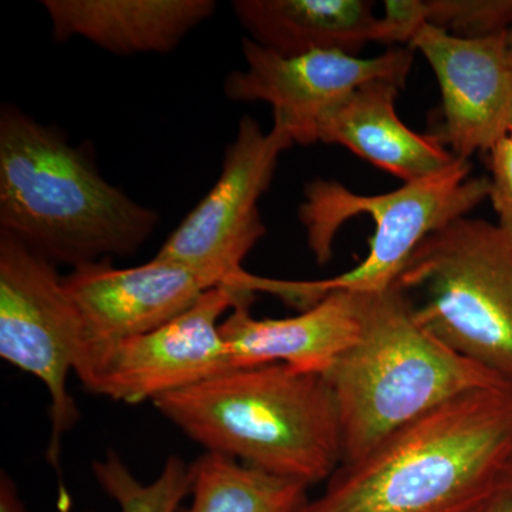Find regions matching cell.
Listing matches in <instances>:
<instances>
[{
	"instance_id": "obj_13",
	"label": "cell",
	"mask_w": 512,
	"mask_h": 512,
	"mask_svg": "<svg viewBox=\"0 0 512 512\" xmlns=\"http://www.w3.org/2000/svg\"><path fill=\"white\" fill-rule=\"evenodd\" d=\"M249 39L281 56L359 53L369 43L409 46L417 26L392 12L380 18L367 0H235Z\"/></svg>"
},
{
	"instance_id": "obj_7",
	"label": "cell",
	"mask_w": 512,
	"mask_h": 512,
	"mask_svg": "<svg viewBox=\"0 0 512 512\" xmlns=\"http://www.w3.org/2000/svg\"><path fill=\"white\" fill-rule=\"evenodd\" d=\"M84 346L79 312L56 265L0 231V357L49 393L47 463L59 467L63 437L80 413L67 389Z\"/></svg>"
},
{
	"instance_id": "obj_11",
	"label": "cell",
	"mask_w": 512,
	"mask_h": 512,
	"mask_svg": "<svg viewBox=\"0 0 512 512\" xmlns=\"http://www.w3.org/2000/svg\"><path fill=\"white\" fill-rule=\"evenodd\" d=\"M436 74L441 126L434 136L454 157L470 161L507 137L512 110V56L507 32L463 39L421 23L409 43Z\"/></svg>"
},
{
	"instance_id": "obj_16",
	"label": "cell",
	"mask_w": 512,
	"mask_h": 512,
	"mask_svg": "<svg viewBox=\"0 0 512 512\" xmlns=\"http://www.w3.org/2000/svg\"><path fill=\"white\" fill-rule=\"evenodd\" d=\"M53 37L128 56L171 52L217 9L212 0H45Z\"/></svg>"
},
{
	"instance_id": "obj_8",
	"label": "cell",
	"mask_w": 512,
	"mask_h": 512,
	"mask_svg": "<svg viewBox=\"0 0 512 512\" xmlns=\"http://www.w3.org/2000/svg\"><path fill=\"white\" fill-rule=\"evenodd\" d=\"M254 293L229 285L212 288L167 325L133 338L87 346L74 366L84 389L116 402H156L185 387L228 372L222 316Z\"/></svg>"
},
{
	"instance_id": "obj_21",
	"label": "cell",
	"mask_w": 512,
	"mask_h": 512,
	"mask_svg": "<svg viewBox=\"0 0 512 512\" xmlns=\"http://www.w3.org/2000/svg\"><path fill=\"white\" fill-rule=\"evenodd\" d=\"M481 512H512V461L501 474Z\"/></svg>"
},
{
	"instance_id": "obj_14",
	"label": "cell",
	"mask_w": 512,
	"mask_h": 512,
	"mask_svg": "<svg viewBox=\"0 0 512 512\" xmlns=\"http://www.w3.org/2000/svg\"><path fill=\"white\" fill-rule=\"evenodd\" d=\"M249 305L239 303L221 323L229 370L284 363L323 375L359 335V293H329L284 319H255Z\"/></svg>"
},
{
	"instance_id": "obj_24",
	"label": "cell",
	"mask_w": 512,
	"mask_h": 512,
	"mask_svg": "<svg viewBox=\"0 0 512 512\" xmlns=\"http://www.w3.org/2000/svg\"><path fill=\"white\" fill-rule=\"evenodd\" d=\"M507 46H508V50H510V53L512 56V28L508 29V32H507Z\"/></svg>"
},
{
	"instance_id": "obj_10",
	"label": "cell",
	"mask_w": 512,
	"mask_h": 512,
	"mask_svg": "<svg viewBox=\"0 0 512 512\" xmlns=\"http://www.w3.org/2000/svg\"><path fill=\"white\" fill-rule=\"evenodd\" d=\"M242 55L247 69L228 74V99L271 104L274 124L301 146L319 143L323 119L363 84L387 80L403 89L414 57L409 46H392L372 59L340 52L281 56L249 37L242 39Z\"/></svg>"
},
{
	"instance_id": "obj_17",
	"label": "cell",
	"mask_w": 512,
	"mask_h": 512,
	"mask_svg": "<svg viewBox=\"0 0 512 512\" xmlns=\"http://www.w3.org/2000/svg\"><path fill=\"white\" fill-rule=\"evenodd\" d=\"M191 505L178 512H296L309 487L217 453L191 464Z\"/></svg>"
},
{
	"instance_id": "obj_18",
	"label": "cell",
	"mask_w": 512,
	"mask_h": 512,
	"mask_svg": "<svg viewBox=\"0 0 512 512\" xmlns=\"http://www.w3.org/2000/svg\"><path fill=\"white\" fill-rule=\"evenodd\" d=\"M92 467L97 484L120 512H178L191 494V464L178 456L168 457L156 480L147 484L138 481L116 451H107Z\"/></svg>"
},
{
	"instance_id": "obj_5",
	"label": "cell",
	"mask_w": 512,
	"mask_h": 512,
	"mask_svg": "<svg viewBox=\"0 0 512 512\" xmlns=\"http://www.w3.org/2000/svg\"><path fill=\"white\" fill-rule=\"evenodd\" d=\"M490 177H471V164L458 160L446 170L403 184L392 192L362 195L336 181L313 180L305 187L299 218L306 228L308 247L323 265L333 255L339 229L356 215L375 222L369 254L355 268L323 281H284L262 278L256 292L275 295L303 312L335 291L372 293L396 284L417 247L433 232L446 227L488 200Z\"/></svg>"
},
{
	"instance_id": "obj_15",
	"label": "cell",
	"mask_w": 512,
	"mask_h": 512,
	"mask_svg": "<svg viewBox=\"0 0 512 512\" xmlns=\"http://www.w3.org/2000/svg\"><path fill=\"white\" fill-rule=\"evenodd\" d=\"M399 84L375 80L340 101L319 127V143L348 148L403 184L446 170L458 158L434 134L406 126L396 110Z\"/></svg>"
},
{
	"instance_id": "obj_23",
	"label": "cell",
	"mask_w": 512,
	"mask_h": 512,
	"mask_svg": "<svg viewBox=\"0 0 512 512\" xmlns=\"http://www.w3.org/2000/svg\"><path fill=\"white\" fill-rule=\"evenodd\" d=\"M507 138L512 143V110H511V116L510 120H508V127H507Z\"/></svg>"
},
{
	"instance_id": "obj_1",
	"label": "cell",
	"mask_w": 512,
	"mask_h": 512,
	"mask_svg": "<svg viewBox=\"0 0 512 512\" xmlns=\"http://www.w3.org/2000/svg\"><path fill=\"white\" fill-rule=\"evenodd\" d=\"M512 461V384L458 396L412 421L296 512H481Z\"/></svg>"
},
{
	"instance_id": "obj_9",
	"label": "cell",
	"mask_w": 512,
	"mask_h": 512,
	"mask_svg": "<svg viewBox=\"0 0 512 512\" xmlns=\"http://www.w3.org/2000/svg\"><path fill=\"white\" fill-rule=\"evenodd\" d=\"M293 146L281 126L265 133L251 116L239 121L217 183L167 238L154 258L178 262L224 285L266 235L259 200L271 187L278 160Z\"/></svg>"
},
{
	"instance_id": "obj_4",
	"label": "cell",
	"mask_w": 512,
	"mask_h": 512,
	"mask_svg": "<svg viewBox=\"0 0 512 512\" xmlns=\"http://www.w3.org/2000/svg\"><path fill=\"white\" fill-rule=\"evenodd\" d=\"M359 301V335L323 373L338 404L342 466L444 403L507 383L427 332L399 285Z\"/></svg>"
},
{
	"instance_id": "obj_12",
	"label": "cell",
	"mask_w": 512,
	"mask_h": 512,
	"mask_svg": "<svg viewBox=\"0 0 512 512\" xmlns=\"http://www.w3.org/2000/svg\"><path fill=\"white\" fill-rule=\"evenodd\" d=\"M63 282L82 320L83 349L161 328L221 285L214 276L157 258L124 269L103 259L74 268Z\"/></svg>"
},
{
	"instance_id": "obj_19",
	"label": "cell",
	"mask_w": 512,
	"mask_h": 512,
	"mask_svg": "<svg viewBox=\"0 0 512 512\" xmlns=\"http://www.w3.org/2000/svg\"><path fill=\"white\" fill-rule=\"evenodd\" d=\"M424 23L463 39H481L512 28V0H423Z\"/></svg>"
},
{
	"instance_id": "obj_2",
	"label": "cell",
	"mask_w": 512,
	"mask_h": 512,
	"mask_svg": "<svg viewBox=\"0 0 512 512\" xmlns=\"http://www.w3.org/2000/svg\"><path fill=\"white\" fill-rule=\"evenodd\" d=\"M160 217L111 185L62 131L19 107L0 110V231L53 264L130 256Z\"/></svg>"
},
{
	"instance_id": "obj_6",
	"label": "cell",
	"mask_w": 512,
	"mask_h": 512,
	"mask_svg": "<svg viewBox=\"0 0 512 512\" xmlns=\"http://www.w3.org/2000/svg\"><path fill=\"white\" fill-rule=\"evenodd\" d=\"M396 284L427 332L512 384V237L504 229L458 218L421 242Z\"/></svg>"
},
{
	"instance_id": "obj_22",
	"label": "cell",
	"mask_w": 512,
	"mask_h": 512,
	"mask_svg": "<svg viewBox=\"0 0 512 512\" xmlns=\"http://www.w3.org/2000/svg\"><path fill=\"white\" fill-rule=\"evenodd\" d=\"M0 512H25L19 503L15 487L6 476H2L0 487Z\"/></svg>"
},
{
	"instance_id": "obj_20",
	"label": "cell",
	"mask_w": 512,
	"mask_h": 512,
	"mask_svg": "<svg viewBox=\"0 0 512 512\" xmlns=\"http://www.w3.org/2000/svg\"><path fill=\"white\" fill-rule=\"evenodd\" d=\"M490 168V195L488 200L493 204L497 225L512 237V143L503 138L487 154Z\"/></svg>"
},
{
	"instance_id": "obj_3",
	"label": "cell",
	"mask_w": 512,
	"mask_h": 512,
	"mask_svg": "<svg viewBox=\"0 0 512 512\" xmlns=\"http://www.w3.org/2000/svg\"><path fill=\"white\" fill-rule=\"evenodd\" d=\"M153 404L208 453L306 487L343 463L338 404L322 373L284 363L228 370Z\"/></svg>"
}]
</instances>
